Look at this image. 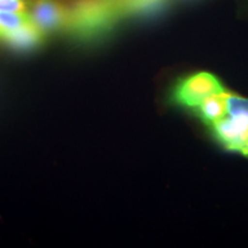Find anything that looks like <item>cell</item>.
Wrapping results in <instances>:
<instances>
[{"label": "cell", "instance_id": "5b68a950", "mask_svg": "<svg viewBox=\"0 0 248 248\" xmlns=\"http://www.w3.org/2000/svg\"><path fill=\"white\" fill-rule=\"evenodd\" d=\"M195 109H197V114L200 116V119L207 125H212L228 115L223 93L207 98Z\"/></svg>", "mask_w": 248, "mask_h": 248}, {"label": "cell", "instance_id": "3957f363", "mask_svg": "<svg viewBox=\"0 0 248 248\" xmlns=\"http://www.w3.org/2000/svg\"><path fill=\"white\" fill-rule=\"evenodd\" d=\"M210 126L215 137L228 150L241 153L246 147L248 136L247 117L226 115Z\"/></svg>", "mask_w": 248, "mask_h": 248}, {"label": "cell", "instance_id": "7a4b0ae2", "mask_svg": "<svg viewBox=\"0 0 248 248\" xmlns=\"http://www.w3.org/2000/svg\"><path fill=\"white\" fill-rule=\"evenodd\" d=\"M27 13L45 37L63 29L69 21V12L59 0H28Z\"/></svg>", "mask_w": 248, "mask_h": 248}, {"label": "cell", "instance_id": "6da1fadb", "mask_svg": "<svg viewBox=\"0 0 248 248\" xmlns=\"http://www.w3.org/2000/svg\"><path fill=\"white\" fill-rule=\"evenodd\" d=\"M224 92V86L215 75L200 71L179 80L172 90L171 99L178 106L195 109L207 98Z\"/></svg>", "mask_w": 248, "mask_h": 248}, {"label": "cell", "instance_id": "8992f818", "mask_svg": "<svg viewBox=\"0 0 248 248\" xmlns=\"http://www.w3.org/2000/svg\"><path fill=\"white\" fill-rule=\"evenodd\" d=\"M31 23L27 12H0V37Z\"/></svg>", "mask_w": 248, "mask_h": 248}, {"label": "cell", "instance_id": "30bf717a", "mask_svg": "<svg viewBox=\"0 0 248 248\" xmlns=\"http://www.w3.org/2000/svg\"><path fill=\"white\" fill-rule=\"evenodd\" d=\"M248 150V136H247V144H246V147H245L244 148V151L243 152H241V153L240 154H244L245 153V152H246Z\"/></svg>", "mask_w": 248, "mask_h": 248}, {"label": "cell", "instance_id": "9c48e42d", "mask_svg": "<svg viewBox=\"0 0 248 248\" xmlns=\"http://www.w3.org/2000/svg\"><path fill=\"white\" fill-rule=\"evenodd\" d=\"M98 5H104V6H119L122 5L124 2L129 1V0H94Z\"/></svg>", "mask_w": 248, "mask_h": 248}, {"label": "cell", "instance_id": "ba28073f", "mask_svg": "<svg viewBox=\"0 0 248 248\" xmlns=\"http://www.w3.org/2000/svg\"><path fill=\"white\" fill-rule=\"evenodd\" d=\"M28 0H0V12H27Z\"/></svg>", "mask_w": 248, "mask_h": 248}, {"label": "cell", "instance_id": "8fae6325", "mask_svg": "<svg viewBox=\"0 0 248 248\" xmlns=\"http://www.w3.org/2000/svg\"><path fill=\"white\" fill-rule=\"evenodd\" d=\"M243 155H245V156H247V157H248V150H247L246 152H245V153H244Z\"/></svg>", "mask_w": 248, "mask_h": 248}, {"label": "cell", "instance_id": "52a82bcc", "mask_svg": "<svg viewBox=\"0 0 248 248\" xmlns=\"http://www.w3.org/2000/svg\"><path fill=\"white\" fill-rule=\"evenodd\" d=\"M223 98H224L226 113L229 116L248 119V99L226 91L223 93Z\"/></svg>", "mask_w": 248, "mask_h": 248}, {"label": "cell", "instance_id": "277c9868", "mask_svg": "<svg viewBox=\"0 0 248 248\" xmlns=\"http://www.w3.org/2000/svg\"><path fill=\"white\" fill-rule=\"evenodd\" d=\"M45 36L31 23L0 37V40L15 51H30L44 42Z\"/></svg>", "mask_w": 248, "mask_h": 248}]
</instances>
